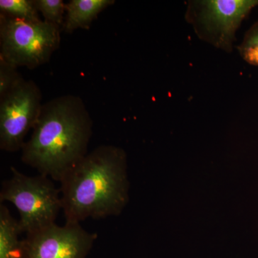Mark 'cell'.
<instances>
[{
    "mask_svg": "<svg viewBox=\"0 0 258 258\" xmlns=\"http://www.w3.org/2000/svg\"><path fill=\"white\" fill-rule=\"evenodd\" d=\"M32 130L22 147V161L60 182L87 155L93 120L80 97L64 95L42 105Z\"/></svg>",
    "mask_w": 258,
    "mask_h": 258,
    "instance_id": "6da1fadb",
    "label": "cell"
},
{
    "mask_svg": "<svg viewBox=\"0 0 258 258\" xmlns=\"http://www.w3.org/2000/svg\"><path fill=\"white\" fill-rule=\"evenodd\" d=\"M127 168L122 148L101 145L88 152L60 181L66 222L119 216L129 201Z\"/></svg>",
    "mask_w": 258,
    "mask_h": 258,
    "instance_id": "7a4b0ae2",
    "label": "cell"
},
{
    "mask_svg": "<svg viewBox=\"0 0 258 258\" xmlns=\"http://www.w3.org/2000/svg\"><path fill=\"white\" fill-rule=\"evenodd\" d=\"M12 176L2 183L0 202H9L20 214V227L28 234L55 223L62 201L53 180L39 174L28 176L14 166Z\"/></svg>",
    "mask_w": 258,
    "mask_h": 258,
    "instance_id": "3957f363",
    "label": "cell"
},
{
    "mask_svg": "<svg viewBox=\"0 0 258 258\" xmlns=\"http://www.w3.org/2000/svg\"><path fill=\"white\" fill-rule=\"evenodd\" d=\"M62 28L0 15V57L15 67L33 69L50 61L60 45Z\"/></svg>",
    "mask_w": 258,
    "mask_h": 258,
    "instance_id": "277c9868",
    "label": "cell"
},
{
    "mask_svg": "<svg viewBox=\"0 0 258 258\" xmlns=\"http://www.w3.org/2000/svg\"><path fill=\"white\" fill-rule=\"evenodd\" d=\"M257 6L258 0H191L185 20L198 38L230 53L241 24Z\"/></svg>",
    "mask_w": 258,
    "mask_h": 258,
    "instance_id": "5b68a950",
    "label": "cell"
},
{
    "mask_svg": "<svg viewBox=\"0 0 258 258\" xmlns=\"http://www.w3.org/2000/svg\"><path fill=\"white\" fill-rule=\"evenodd\" d=\"M42 93L31 80L23 78L0 98V149L21 150L27 134L36 123L42 106Z\"/></svg>",
    "mask_w": 258,
    "mask_h": 258,
    "instance_id": "8992f818",
    "label": "cell"
},
{
    "mask_svg": "<svg viewBox=\"0 0 258 258\" xmlns=\"http://www.w3.org/2000/svg\"><path fill=\"white\" fill-rule=\"evenodd\" d=\"M97 237L81 223L52 224L26 234L24 258H87Z\"/></svg>",
    "mask_w": 258,
    "mask_h": 258,
    "instance_id": "52a82bcc",
    "label": "cell"
},
{
    "mask_svg": "<svg viewBox=\"0 0 258 258\" xmlns=\"http://www.w3.org/2000/svg\"><path fill=\"white\" fill-rule=\"evenodd\" d=\"M114 3V0H71L66 4L62 31L72 33L77 29L89 28L101 12Z\"/></svg>",
    "mask_w": 258,
    "mask_h": 258,
    "instance_id": "ba28073f",
    "label": "cell"
},
{
    "mask_svg": "<svg viewBox=\"0 0 258 258\" xmlns=\"http://www.w3.org/2000/svg\"><path fill=\"white\" fill-rule=\"evenodd\" d=\"M23 233L19 220L10 213L9 209L0 205V258H24Z\"/></svg>",
    "mask_w": 258,
    "mask_h": 258,
    "instance_id": "9c48e42d",
    "label": "cell"
},
{
    "mask_svg": "<svg viewBox=\"0 0 258 258\" xmlns=\"http://www.w3.org/2000/svg\"><path fill=\"white\" fill-rule=\"evenodd\" d=\"M1 14L25 21H40L35 0H1Z\"/></svg>",
    "mask_w": 258,
    "mask_h": 258,
    "instance_id": "30bf717a",
    "label": "cell"
},
{
    "mask_svg": "<svg viewBox=\"0 0 258 258\" xmlns=\"http://www.w3.org/2000/svg\"><path fill=\"white\" fill-rule=\"evenodd\" d=\"M237 50L246 62L258 66V20L246 32Z\"/></svg>",
    "mask_w": 258,
    "mask_h": 258,
    "instance_id": "8fae6325",
    "label": "cell"
},
{
    "mask_svg": "<svg viewBox=\"0 0 258 258\" xmlns=\"http://www.w3.org/2000/svg\"><path fill=\"white\" fill-rule=\"evenodd\" d=\"M35 3L45 21L62 28L66 12V4L62 0H35Z\"/></svg>",
    "mask_w": 258,
    "mask_h": 258,
    "instance_id": "7c38bea8",
    "label": "cell"
},
{
    "mask_svg": "<svg viewBox=\"0 0 258 258\" xmlns=\"http://www.w3.org/2000/svg\"><path fill=\"white\" fill-rule=\"evenodd\" d=\"M23 78L18 68L0 57V98L11 91Z\"/></svg>",
    "mask_w": 258,
    "mask_h": 258,
    "instance_id": "4fadbf2b",
    "label": "cell"
}]
</instances>
